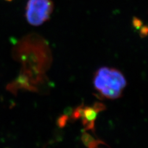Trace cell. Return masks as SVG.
Instances as JSON below:
<instances>
[{"mask_svg":"<svg viewBox=\"0 0 148 148\" xmlns=\"http://www.w3.org/2000/svg\"><path fill=\"white\" fill-rule=\"evenodd\" d=\"M127 85L123 74L115 69L103 67L96 72L94 86L104 98L115 99L120 98Z\"/></svg>","mask_w":148,"mask_h":148,"instance_id":"obj_1","label":"cell"},{"mask_svg":"<svg viewBox=\"0 0 148 148\" xmlns=\"http://www.w3.org/2000/svg\"><path fill=\"white\" fill-rule=\"evenodd\" d=\"M53 9L52 0H28L25 18L30 25L40 26L49 19Z\"/></svg>","mask_w":148,"mask_h":148,"instance_id":"obj_2","label":"cell"},{"mask_svg":"<svg viewBox=\"0 0 148 148\" xmlns=\"http://www.w3.org/2000/svg\"><path fill=\"white\" fill-rule=\"evenodd\" d=\"M104 109V106L99 103H96L92 106L82 105L74 110L72 118L75 119H81L85 130H93L97 116L99 112Z\"/></svg>","mask_w":148,"mask_h":148,"instance_id":"obj_3","label":"cell"},{"mask_svg":"<svg viewBox=\"0 0 148 148\" xmlns=\"http://www.w3.org/2000/svg\"><path fill=\"white\" fill-rule=\"evenodd\" d=\"M82 140L83 144L88 148H99V146L100 145L104 144L102 141L99 140H96L90 134L85 132L83 133Z\"/></svg>","mask_w":148,"mask_h":148,"instance_id":"obj_4","label":"cell"}]
</instances>
